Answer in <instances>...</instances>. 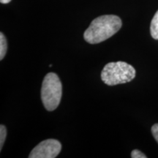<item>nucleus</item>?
<instances>
[{
  "label": "nucleus",
  "mask_w": 158,
  "mask_h": 158,
  "mask_svg": "<svg viewBox=\"0 0 158 158\" xmlns=\"http://www.w3.org/2000/svg\"><path fill=\"white\" fill-rule=\"evenodd\" d=\"M122 25V20L117 15H105L98 17L84 31V40L90 44L102 43L115 35Z\"/></svg>",
  "instance_id": "1"
},
{
  "label": "nucleus",
  "mask_w": 158,
  "mask_h": 158,
  "mask_svg": "<svg viewBox=\"0 0 158 158\" xmlns=\"http://www.w3.org/2000/svg\"><path fill=\"white\" fill-rule=\"evenodd\" d=\"M135 70L132 65L118 61L110 62L104 67L101 72V79L108 86H115L131 81L135 77Z\"/></svg>",
  "instance_id": "2"
},
{
  "label": "nucleus",
  "mask_w": 158,
  "mask_h": 158,
  "mask_svg": "<svg viewBox=\"0 0 158 158\" xmlns=\"http://www.w3.org/2000/svg\"><path fill=\"white\" fill-rule=\"evenodd\" d=\"M62 95V85L58 76L49 73L45 76L41 88V99L45 109L52 111L58 107Z\"/></svg>",
  "instance_id": "3"
},
{
  "label": "nucleus",
  "mask_w": 158,
  "mask_h": 158,
  "mask_svg": "<svg viewBox=\"0 0 158 158\" xmlns=\"http://www.w3.org/2000/svg\"><path fill=\"white\" fill-rule=\"evenodd\" d=\"M62 150V144L56 139H47L38 143L29 154V158H55Z\"/></svg>",
  "instance_id": "4"
},
{
  "label": "nucleus",
  "mask_w": 158,
  "mask_h": 158,
  "mask_svg": "<svg viewBox=\"0 0 158 158\" xmlns=\"http://www.w3.org/2000/svg\"><path fill=\"white\" fill-rule=\"evenodd\" d=\"M150 32L154 39L158 40V10L154 15L150 26Z\"/></svg>",
  "instance_id": "5"
},
{
  "label": "nucleus",
  "mask_w": 158,
  "mask_h": 158,
  "mask_svg": "<svg viewBox=\"0 0 158 158\" xmlns=\"http://www.w3.org/2000/svg\"><path fill=\"white\" fill-rule=\"evenodd\" d=\"M7 51V42L2 32L0 33V59L2 60Z\"/></svg>",
  "instance_id": "6"
},
{
  "label": "nucleus",
  "mask_w": 158,
  "mask_h": 158,
  "mask_svg": "<svg viewBox=\"0 0 158 158\" xmlns=\"http://www.w3.org/2000/svg\"><path fill=\"white\" fill-rule=\"evenodd\" d=\"M6 136H7V129L5 126L3 124H1L0 126V150H2L3 147L4 143H5Z\"/></svg>",
  "instance_id": "7"
},
{
  "label": "nucleus",
  "mask_w": 158,
  "mask_h": 158,
  "mask_svg": "<svg viewBox=\"0 0 158 158\" xmlns=\"http://www.w3.org/2000/svg\"><path fill=\"white\" fill-rule=\"evenodd\" d=\"M132 158H147V157L138 149H134L131 152Z\"/></svg>",
  "instance_id": "8"
},
{
  "label": "nucleus",
  "mask_w": 158,
  "mask_h": 158,
  "mask_svg": "<svg viewBox=\"0 0 158 158\" xmlns=\"http://www.w3.org/2000/svg\"><path fill=\"white\" fill-rule=\"evenodd\" d=\"M152 133L156 141L158 143V124H155L152 127Z\"/></svg>",
  "instance_id": "9"
},
{
  "label": "nucleus",
  "mask_w": 158,
  "mask_h": 158,
  "mask_svg": "<svg viewBox=\"0 0 158 158\" xmlns=\"http://www.w3.org/2000/svg\"><path fill=\"white\" fill-rule=\"evenodd\" d=\"M11 0H0V2L2 4H7L9 2H10Z\"/></svg>",
  "instance_id": "10"
}]
</instances>
